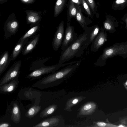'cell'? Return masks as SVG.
I'll return each instance as SVG.
<instances>
[{
	"mask_svg": "<svg viewBox=\"0 0 127 127\" xmlns=\"http://www.w3.org/2000/svg\"><path fill=\"white\" fill-rule=\"evenodd\" d=\"M97 125L98 126L100 127H104L106 125V124L103 122H98Z\"/></svg>",
	"mask_w": 127,
	"mask_h": 127,
	"instance_id": "obj_31",
	"label": "cell"
},
{
	"mask_svg": "<svg viewBox=\"0 0 127 127\" xmlns=\"http://www.w3.org/2000/svg\"><path fill=\"white\" fill-rule=\"evenodd\" d=\"M93 107L92 104L91 103L87 104L84 106L83 108V110L87 111L92 109Z\"/></svg>",
	"mask_w": 127,
	"mask_h": 127,
	"instance_id": "obj_26",
	"label": "cell"
},
{
	"mask_svg": "<svg viewBox=\"0 0 127 127\" xmlns=\"http://www.w3.org/2000/svg\"><path fill=\"white\" fill-rule=\"evenodd\" d=\"M22 3L27 4H29L33 3L36 0H20Z\"/></svg>",
	"mask_w": 127,
	"mask_h": 127,
	"instance_id": "obj_27",
	"label": "cell"
},
{
	"mask_svg": "<svg viewBox=\"0 0 127 127\" xmlns=\"http://www.w3.org/2000/svg\"><path fill=\"white\" fill-rule=\"evenodd\" d=\"M99 30L98 24L89 27V34L87 38L83 43L81 48L82 51L86 49L91 43L98 33Z\"/></svg>",
	"mask_w": 127,
	"mask_h": 127,
	"instance_id": "obj_11",
	"label": "cell"
},
{
	"mask_svg": "<svg viewBox=\"0 0 127 127\" xmlns=\"http://www.w3.org/2000/svg\"><path fill=\"white\" fill-rule=\"evenodd\" d=\"M11 112V120L15 123H19L21 120V112L19 107L16 103H13Z\"/></svg>",
	"mask_w": 127,
	"mask_h": 127,
	"instance_id": "obj_19",
	"label": "cell"
},
{
	"mask_svg": "<svg viewBox=\"0 0 127 127\" xmlns=\"http://www.w3.org/2000/svg\"><path fill=\"white\" fill-rule=\"evenodd\" d=\"M81 61L67 65L64 68L44 77L34 83L32 87L41 90L52 87L57 85L59 79L69 75L79 66Z\"/></svg>",
	"mask_w": 127,
	"mask_h": 127,
	"instance_id": "obj_1",
	"label": "cell"
},
{
	"mask_svg": "<svg viewBox=\"0 0 127 127\" xmlns=\"http://www.w3.org/2000/svg\"><path fill=\"white\" fill-rule=\"evenodd\" d=\"M28 41L29 38H27L20 42H17L10 56L11 61H13L16 59Z\"/></svg>",
	"mask_w": 127,
	"mask_h": 127,
	"instance_id": "obj_16",
	"label": "cell"
},
{
	"mask_svg": "<svg viewBox=\"0 0 127 127\" xmlns=\"http://www.w3.org/2000/svg\"><path fill=\"white\" fill-rule=\"evenodd\" d=\"M67 0H57L54 9V16L57 17L67 5Z\"/></svg>",
	"mask_w": 127,
	"mask_h": 127,
	"instance_id": "obj_20",
	"label": "cell"
},
{
	"mask_svg": "<svg viewBox=\"0 0 127 127\" xmlns=\"http://www.w3.org/2000/svg\"><path fill=\"white\" fill-rule=\"evenodd\" d=\"M39 29V25L38 24L30 29L19 39L18 42H20L25 39L29 38L36 32Z\"/></svg>",
	"mask_w": 127,
	"mask_h": 127,
	"instance_id": "obj_21",
	"label": "cell"
},
{
	"mask_svg": "<svg viewBox=\"0 0 127 127\" xmlns=\"http://www.w3.org/2000/svg\"><path fill=\"white\" fill-rule=\"evenodd\" d=\"M19 76L9 82L0 86V93L2 94H10L16 89L19 83Z\"/></svg>",
	"mask_w": 127,
	"mask_h": 127,
	"instance_id": "obj_13",
	"label": "cell"
},
{
	"mask_svg": "<svg viewBox=\"0 0 127 127\" xmlns=\"http://www.w3.org/2000/svg\"><path fill=\"white\" fill-rule=\"evenodd\" d=\"M126 84L127 85V82H126Z\"/></svg>",
	"mask_w": 127,
	"mask_h": 127,
	"instance_id": "obj_35",
	"label": "cell"
},
{
	"mask_svg": "<svg viewBox=\"0 0 127 127\" xmlns=\"http://www.w3.org/2000/svg\"><path fill=\"white\" fill-rule=\"evenodd\" d=\"M19 22L14 13L10 14L5 21L3 27L4 38L7 39L15 35L18 31Z\"/></svg>",
	"mask_w": 127,
	"mask_h": 127,
	"instance_id": "obj_5",
	"label": "cell"
},
{
	"mask_svg": "<svg viewBox=\"0 0 127 127\" xmlns=\"http://www.w3.org/2000/svg\"><path fill=\"white\" fill-rule=\"evenodd\" d=\"M67 7V21L70 22L72 18H75L77 13V8L75 4L73 2H68L66 5Z\"/></svg>",
	"mask_w": 127,
	"mask_h": 127,
	"instance_id": "obj_18",
	"label": "cell"
},
{
	"mask_svg": "<svg viewBox=\"0 0 127 127\" xmlns=\"http://www.w3.org/2000/svg\"><path fill=\"white\" fill-rule=\"evenodd\" d=\"M75 5L77 11L75 18L80 26L85 30L88 27L87 25L92 24L93 21L89 17H85L83 15L80 6L75 4Z\"/></svg>",
	"mask_w": 127,
	"mask_h": 127,
	"instance_id": "obj_12",
	"label": "cell"
},
{
	"mask_svg": "<svg viewBox=\"0 0 127 127\" xmlns=\"http://www.w3.org/2000/svg\"><path fill=\"white\" fill-rule=\"evenodd\" d=\"M22 61L15 62L4 75L0 80V86L6 83L19 76Z\"/></svg>",
	"mask_w": 127,
	"mask_h": 127,
	"instance_id": "obj_6",
	"label": "cell"
},
{
	"mask_svg": "<svg viewBox=\"0 0 127 127\" xmlns=\"http://www.w3.org/2000/svg\"><path fill=\"white\" fill-rule=\"evenodd\" d=\"M107 40L106 33L103 29L101 28L98 33L94 39L90 47V50L92 52H95Z\"/></svg>",
	"mask_w": 127,
	"mask_h": 127,
	"instance_id": "obj_9",
	"label": "cell"
},
{
	"mask_svg": "<svg viewBox=\"0 0 127 127\" xmlns=\"http://www.w3.org/2000/svg\"><path fill=\"white\" fill-rule=\"evenodd\" d=\"M41 106L35 105L30 108L25 114L26 116L31 119L35 116L40 110Z\"/></svg>",
	"mask_w": 127,
	"mask_h": 127,
	"instance_id": "obj_23",
	"label": "cell"
},
{
	"mask_svg": "<svg viewBox=\"0 0 127 127\" xmlns=\"http://www.w3.org/2000/svg\"><path fill=\"white\" fill-rule=\"evenodd\" d=\"M127 54V45H114L111 47L104 49L102 53L94 64L97 66H102L105 64L107 60L109 58L117 55H121Z\"/></svg>",
	"mask_w": 127,
	"mask_h": 127,
	"instance_id": "obj_3",
	"label": "cell"
},
{
	"mask_svg": "<svg viewBox=\"0 0 127 127\" xmlns=\"http://www.w3.org/2000/svg\"><path fill=\"white\" fill-rule=\"evenodd\" d=\"M124 0H117L116 1V3L118 4H120L123 3L125 2Z\"/></svg>",
	"mask_w": 127,
	"mask_h": 127,
	"instance_id": "obj_32",
	"label": "cell"
},
{
	"mask_svg": "<svg viewBox=\"0 0 127 127\" xmlns=\"http://www.w3.org/2000/svg\"><path fill=\"white\" fill-rule=\"evenodd\" d=\"M8 0H0V4H3L7 2Z\"/></svg>",
	"mask_w": 127,
	"mask_h": 127,
	"instance_id": "obj_34",
	"label": "cell"
},
{
	"mask_svg": "<svg viewBox=\"0 0 127 127\" xmlns=\"http://www.w3.org/2000/svg\"><path fill=\"white\" fill-rule=\"evenodd\" d=\"M104 28L107 30H109L111 29V26L108 23L105 22L104 23Z\"/></svg>",
	"mask_w": 127,
	"mask_h": 127,
	"instance_id": "obj_30",
	"label": "cell"
},
{
	"mask_svg": "<svg viewBox=\"0 0 127 127\" xmlns=\"http://www.w3.org/2000/svg\"><path fill=\"white\" fill-rule=\"evenodd\" d=\"M26 14V22L27 24H31V26L37 25L41 20L42 12L32 10L25 11Z\"/></svg>",
	"mask_w": 127,
	"mask_h": 127,
	"instance_id": "obj_10",
	"label": "cell"
},
{
	"mask_svg": "<svg viewBox=\"0 0 127 127\" xmlns=\"http://www.w3.org/2000/svg\"><path fill=\"white\" fill-rule=\"evenodd\" d=\"M81 7L82 12H84L88 17L91 18H94V16L89 6L85 0H80Z\"/></svg>",
	"mask_w": 127,
	"mask_h": 127,
	"instance_id": "obj_24",
	"label": "cell"
},
{
	"mask_svg": "<svg viewBox=\"0 0 127 127\" xmlns=\"http://www.w3.org/2000/svg\"><path fill=\"white\" fill-rule=\"evenodd\" d=\"M89 6L94 16H96L97 18L98 16V12L97 10V6L95 0H85Z\"/></svg>",
	"mask_w": 127,
	"mask_h": 127,
	"instance_id": "obj_25",
	"label": "cell"
},
{
	"mask_svg": "<svg viewBox=\"0 0 127 127\" xmlns=\"http://www.w3.org/2000/svg\"><path fill=\"white\" fill-rule=\"evenodd\" d=\"M119 126V127H120V126H122V127H123V126Z\"/></svg>",
	"mask_w": 127,
	"mask_h": 127,
	"instance_id": "obj_36",
	"label": "cell"
},
{
	"mask_svg": "<svg viewBox=\"0 0 127 127\" xmlns=\"http://www.w3.org/2000/svg\"><path fill=\"white\" fill-rule=\"evenodd\" d=\"M11 61L9 52L7 51H5L1 55L0 58V76L6 69Z\"/></svg>",
	"mask_w": 127,
	"mask_h": 127,
	"instance_id": "obj_15",
	"label": "cell"
},
{
	"mask_svg": "<svg viewBox=\"0 0 127 127\" xmlns=\"http://www.w3.org/2000/svg\"><path fill=\"white\" fill-rule=\"evenodd\" d=\"M88 27L84 32L78 36L75 41L62 51L58 64H63L74 57H80L82 55L84 52L81 49L82 43L88 36Z\"/></svg>",
	"mask_w": 127,
	"mask_h": 127,
	"instance_id": "obj_2",
	"label": "cell"
},
{
	"mask_svg": "<svg viewBox=\"0 0 127 127\" xmlns=\"http://www.w3.org/2000/svg\"><path fill=\"white\" fill-rule=\"evenodd\" d=\"M58 120L56 117H52L42 121L33 127H52L57 125Z\"/></svg>",
	"mask_w": 127,
	"mask_h": 127,
	"instance_id": "obj_17",
	"label": "cell"
},
{
	"mask_svg": "<svg viewBox=\"0 0 127 127\" xmlns=\"http://www.w3.org/2000/svg\"><path fill=\"white\" fill-rule=\"evenodd\" d=\"M40 37L39 34L33 36L30 41H29L23 48L22 52L25 55L31 52L38 43Z\"/></svg>",
	"mask_w": 127,
	"mask_h": 127,
	"instance_id": "obj_14",
	"label": "cell"
},
{
	"mask_svg": "<svg viewBox=\"0 0 127 127\" xmlns=\"http://www.w3.org/2000/svg\"><path fill=\"white\" fill-rule=\"evenodd\" d=\"M78 62V61H74L62 64H58L49 66L40 67L33 70V71L26 76V78L31 80L38 79L44 75L55 72L61 67L75 64Z\"/></svg>",
	"mask_w": 127,
	"mask_h": 127,
	"instance_id": "obj_4",
	"label": "cell"
},
{
	"mask_svg": "<svg viewBox=\"0 0 127 127\" xmlns=\"http://www.w3.org/2000/svg\"><path fill=\"white\" fill-rule=\"evenodd\" d=\"M78 101V100L77 99H75L72 101V103L73 104H75L77 103Z\"/></svg>",
	"mask_w": 127,
	"mask_h": 127,
	"instance_id": "obj_33",
	"label": "cell"
},
{
	"mask_svg": "<svg viewBox=\"0 0 127 127\" xmlns=\"http://www.w3.org/2000/svg\"><path fill=\"white\" fill-rule=\"evenodd\" d=\"M78 37L75 32L74 27L70 22H67L64 36L61 46L62 51L66 49L71 44L75 41Z\"/></svg>",
	"mask_w": 127,
	"mask_h": 127,
	"instance_id": "obj_7",
	"label": "cell"
},
{
	"mask_svg": "<svg viewBox=\"0 0 127 127\" xmlns=\"http://www.w3.org/2000/svg\"><path fill=\"white\" fill-rule=\"evenodd\" d=\"M68 1L74 3L75 4L81 6L80 0H69Z\"/></svg>",
	"mask_w": 127,
	"mask_h": 127,
	"instance_id": "obj_29",
	"label": "cell"
},
{
	"mask_svg": "<svg viewBox=\"0 0 127 127\" xmlns=\"http://www.w3.org/2000/svg\"><path fill=\"white\" fill-rule=\"evenodd\" d=\"M56 29L52 43L53 48L55 51H57L62 44L65 32L63 21L61 22Z\"/></svg>",
	"mask_w": 127,
	"mask_h": 127,
	"instance_id": "obj_8",
	"label": "cell"
},
{
	"mask_svg": "<svg viewBox=\"0 0 127 127\" xmlns=\"http://www.w3.org/2000/svg\"><path fill=\"white\" fill-rule=\"evenodd\" d=\"M11 126L8 123L6 122H1L0 123V127H10Z\"/></svg>",
	"mask_w": 127,
	"mask_h": 127,
	"instance_id": "obj_28",
	"label": "cell"
},
{
	"mask_svg": "<svg viewBox=\"0 0 127 127\" xmlns=\"http://www.w3.org/2000/svg\"><path fill=\"white\" fill-rule=\"evenodd\" d=\"M56 108L57 106L55 105L49 106L40 112V117L43 118L49 116L53 113Z\"/></svg>",
	"mask_w": 127,
	"mask_h": 127,
	"instance_id": "obj_22",
	"label": "cell"
}]
</instances>
